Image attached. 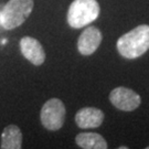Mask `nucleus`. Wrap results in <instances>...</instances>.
Listing matches in <instances>:
<instances>
[{"instance_id":"f257e3e1","label":"nucleus","mask_w":149,"mask_h":149,"mask_svg":"<svg viewBox=\"0 0 149 149\" xmlns=\"http://www.w3.org/2000/svg\"><path fill=\"white\" fill-rule=\"evenodd\" d=\"M117 51L123 58L137 59L149 50V26L140 24L119 38Z\"/></svg>"},{"instance_id":"f03ea898","label":"nucleus","mask_w":149,"mask_h":149,"mask_svg":"<svg viewBox=\"0 0 149 149\" xmlns=\"http://www.w3.org/2000/svg\"><path fill=\"white\" fill-rule=\"evenodd\" d=\"M33 7V0H9L0 12V26L6 30L18 28L31 15Z\"/></svg>"},{"instance_id":"7ed1b4c3","label":"nucleus","mask_w":149,"mask_h":149,"mask_svg":"<svg viewBox=\"0 0 149 149\" xmlns=\"http://www.w3.org/2000/svg\"><path fill=\"white\" fill-rule=\"evenodd\" d=\"M96 0H74L68 10V23L73 29H81L95 21L100 16Z\"/></svg>"},{"instance_id":"20e7f679","label":"nucleus","mask_w":149,"mask_h":149,"mask_svg":"<svg viewBox=\"0 0 149 149\" xmlns=\"http://www.w3.org/2000/svg\"><path fill=\"white\" fill-rule=\"evenodd\" d=\"M66 109L63 102L59 98H51L44 103L40 113L43 127L48 130H59L65 120Z\"/></svg>"},{"instance_id":"39448f33","label":"nucleus","mask_w":149,"mask_h":149,"mask_svg":"<svg viewBox=\"0 0 149 149\" xmlns=\"http://www.w3.org/2000/svg\"><path fill=\"white\" fill-rule=\"evenodd\" d=\"M109 101L117 109L124 112H133L140 105L141 98L135 91L119 86L109 93Z\"/></svg>"},{"instance_id":"423d86ee","label":"nucleus","mask_w":149,"mask_h":149,"mask_svg":"<svg viewBox=\"0 0 149 149\" xmlns=\"http://www.w3.org/2000/svg\"><path fill=\"white\" fill-rule=\"evenodd\" d=\"M103 40L102 32L96 27H87L77 40V50L82 55L88 56L98 49Z\"/></svg>"},{"instance_id":"0eeeda50","label":"nucleus","mask_w":149,"mask_h":149,"mask_svg":"<svg viewBox=\"0 0 149 149\" xmlns=\"http://www.w3.org/2000/svg\"><path fill=\"white\" fill-rule=\"evenodd\" d=\"M20 51L22 55L33 65H41L45 61V52L42 44L34 38H22L20 40Z\"/></svg>"},{"instance_id":"6e6552de","label":"nucleus","mask_w":149,"mask_h":149,"mask_svg":"<svg viewBox=\"0 0 149 149\" xmlns=\"http://www.w3.org/2000/svg\"><path fill=\"white\" fill-rule=\"evenodd\" d=\"M104 120V113L96 107L81 108L75 115V123L80 128H97Z\"/></svg>"},{"instance_id":"1a4fd4ad","label":"nucleus","mask_w":149,"mask_h":149,"mask_svg":"<svg viewBox=\"0 0 149 149\" xmlns=\"http://www.w3.org/2000/svg\"><path fill=\"white\" fill-rule=\"evenodd\" d=\"M22 147V133L16 125H8L1 135L2 149H20Z\"/></svg>"},{"instance_id":"9d476101","label":"nucleus","mask_w":149,"mask_h":149,"mask_svg":"<svg viewBox=\"0 0 149 149\" xmlns=\"http://www.w3.org/2000/svg\"><path fill=\"white\" fill-rule=\"evenodd\" d=\"M76 145L83 149H106L107 143L97 133H80L75 137Z\"/></svg>"},{"instance_id":"9b49d317","label":"nucleus","mask_w":149,"mask_h":149,"mask_svg":"<svg viewBox=\"0 0 149 149\" xmlns=\"http://www.w3.org/2000/svg\"><path fill=\"white\" fill-rule=\"evenodd\" d=\"M147 149H149V146H148V147H147Z\"/></svg>"},{"instance_id":"f8f14e48","label":"nucleus","mask_w":149,"mask_h":149,"mask_svg":"<svg viewBox=\"0 0 149 149\" xmlns=\"http://www.w3.org/2000/svg\"><path fill=\"white\" fill-rule=\"evenodd\" d=\"M0 12H1V10H0Z\"/></svg>"}]
</instances>
